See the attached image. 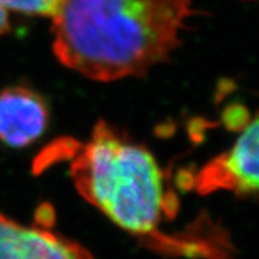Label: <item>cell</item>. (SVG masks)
Here are the masks:
<instances>
[{
	"mask_svg": "<svg viewBox=\"0 0 259 259\" xmlns=\"http://www.w3.org/2000/svg\"><path fill=\"white\" fill-rule=\"evenodd\" d=\"M191 0H62L52 16L53 52L99 82L146 74L180 44Z\"/></svg>",
	"mask_w": 259,
	"mask_h": 259,
	"instance_id": "obj_1",
	"label": "cell"
},
{
	"mask_svg": "<svg viewBox=\"0 0 259 259\" xmlns=\"http://www.w3.org/2000/svg\"><path fill=\"white\" fill-rule=\"evenodd\" d=\"M70 176L86 201L124 232L154 238L175 200L150 151L99 122L70 164Z\"/></svg>",
	"mask_w": 259,
	"mask_h": 259,
	"instance_id": "obj_2",
	"label": "cell"
},
{
	"mask_svg": "<svg viewBox=\"0 0 259 259\" xmlns=\"http://www.w3.org/2000/svg\"><path fill=\"white\" fill-rule=\"evenodd\" d=\"M258 118L239 128V135L228 151L206 163L193 178L194 189L201 194L219 191L250 196L258 191Z\"/></svg>",
	"mask_w": 259,
	"mask_h": 259,
	"instance_id": "obj_3",
	"label": "cell"
},
{
	"mask_svg": "<svg viewBox=\"0 0 259 259\" xmlns=\"http://www.w3.org/2000/svg\"><path fill=\"white\" fill-rule=\"evenodd\" d=\"M0 259H94L85 247L41 226L0 213Z\"/></svg>",
	"mask_w": 259,
	"mask_h": 259,
	"instance_id": "obj_4",
	"label": "cell"
},
{
	"mask_svg": "<svg viewBox=\"0 0 259 259\" xmlns=\"http://www.w3.org/2000/svg\"><path fill=\"white\" fill-rule=\"evenodd\" d=\"M48 109L40 96L27 88L14 86L0 93V140L23 148L44 134Z\"/></svg>",
	"mask_w": 259,
	"mask_h": 259,
	"instance_id": "obj_5",
	"label": "cell"
},
{
	"mask_svg": "<svg viewBox=\"0 0 259 259\" xmlns=\"http://www.w3.org/2000/svg\"><path fill=\"white\" fill-rule=\"evenodd\" d=\"M8 11L33 16L52 17L61 6L62 0H2Z\"/></svg>",
	"mask_w": 259,
	"mask_h": 259,
	"instance_id": "obj_6",
	"label": "cell"
},
{
	"mask_svg": "<svg viewBox=\"0 0 259 259\" xmlns=\"http://www.w3.org/2000/svg\"><path fill=\"white\" fill-rule=\"evenodd\" d=\"M10 28V17H8V10L4 7V4L0 0V34L6 33Z\"/></svg>",
	"mask_w": 259,
	"mask_h": 259,
	"instance_id": "obj_7",
	"label": "cell"
}]
</instances>
